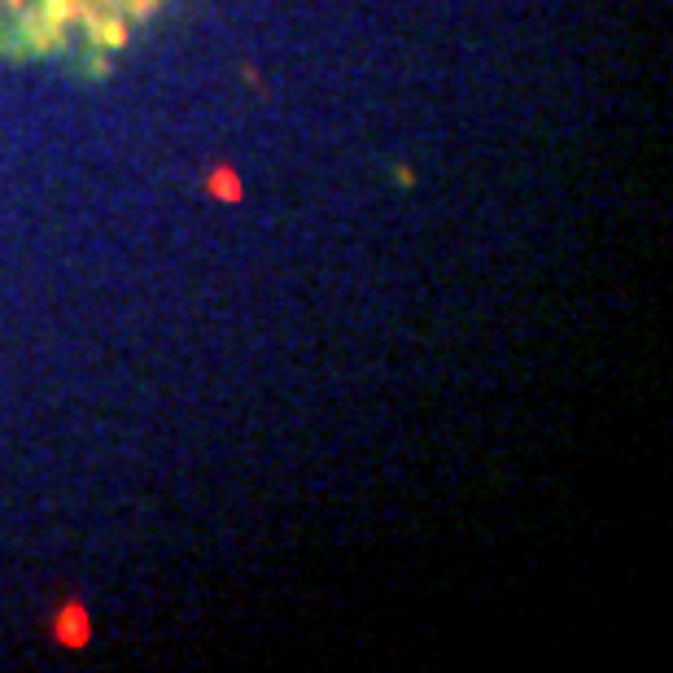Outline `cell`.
Wrapping results in <instances>:
<instances>
[{
	"mask_svg": "<svg viewBox=\"0 0 673 673\" xmlns=\"http://www.w3.org/2000/svg\"><path fill=\"white\" fill-rule=\"evenodd\" d=\"M79 18L88 22V40H92V44H106V48H123V44H128V26H123L114 13H97V9L84 0Z\"/></svg>",
	"mask_w": 673,
	"mask_h": 673,
	"instance_id": "6da1fadb",
	"label": "cell"
},
{
	"mask_svg": "<svg viewBox=\"0 0 673 673\" xmlns=\"http://www.w3.org/2000/svg\"><path fill=\"white\" fill-rule=\"evenodd\" d=\"M9 4H18V0H9Z\"/></svg>",
	"mask_w": 673,
	"mask_h": 673,
	"instance_id": "7a4b0ae2",
	"label": "cell"
}]
</instances>
